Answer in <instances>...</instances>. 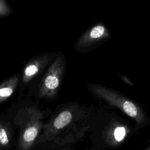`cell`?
I'll use <instances>...</instances> for the list:
<instances>
[{"mask_svg": "<svg viewBox=\"0 0 150 150\" xmlns=\"http://www.w3.org/2000/svg\"><path fill=\"white\" fill-rule=\"evenodd\" d=\"M11 131L8 124L0 121V146L3 148H8L11 142Z\"/></svg>", "mask_w": 150, "mask_h": 150, "instance_id": "cell-6", "label": "cell"}, {"mask_svg": "<svg viewBox=\"0 0 150 150\" xmlns=\"http://www.w3.org/2000/svg\"><path fill=\"white\" fill-rule=\"evenodd\" d=\"M117 74L120 77V78L121 79V80H122L124 82H125V83H127V84H129V85H131V86H133V85H134V84L132 83V81H131L127 76H123V75H122L121 74H120V73H118V72H117Z\"/></svg>", "mask_w": 150, "mask_h": 150, "instance_id": "cell-10", "label": "cell"}, {"mask_svg": "<svg viewBox=\"0 0 150 150\" xmlns=\"http://www.w3.org/2000/svg\"><path fill=\"white\" fill-rule=\"evenodd\" d=\"M57 54V52L41 53L26 62L21 72L20 90H24L28 84L46 67Z\"/></svg>", "mask_w": 150, "mask_h": 150, "instance_id": "cell-4", "label": "cell"}, {"mask_svg": "<svg viewBox=\"0 0 150 150\" xmlns=\"http://www.w3.org/2000/svg\"><path fill=\"white\" fill-rule=\"evenodd\" d=\"M66 70L65 56L57 53L39 84L38 95L40 98L49 99L56 95Z\"/></svg>", "mask_w": 150, "mask_h": 150, "instance_id": "cell-2", "label": "cell"}, {"mask_svg": "<svg viewBox=\"0 0 150 150\" xmlns=\"http://www.w3.org/2000/svg\"><path fill=\"white\" fill-rule=\"evenodd\" d=\"M122 107L125 112L130 117H135L137 115V108L135 105L131 101L125 100L122 104Z\"/></svg>", "mask_w": 150, "mask_h": 150, "instance_id": "cell-7", "label": "cell"}, {"mask_svg": "<svg viewBox=\"0 0 150 150\" xmlns=\"http://www.w3.org/2000/svg\"><path fill=\"white\" fill-rule=\"evenodd\" d=\"M21 74L17 73L3 81L0 84V103L9 98L19 86Z\"/></svg>", "mask_w": 150, "mask_h": 150, "instance_id": "cell-5", "label": "cell"}, {"mask_svg": "<svg viewBox=\"0 0 150 150\" xmlns=\"http://www.w3.org/2000/svg\"><path fill=\"white\" fill-rule=\"evenodd\" d=\"M114 134L115 139L118 141H120L123 139L125 135V129L122 127H118L115 129Z\"/></svg>", "mask_w": 150, "mask_h": 150, "instance_id": "cell-9", "label": "cell"}, {"mask_svg": "<svg viewBox=\"0 0 150 150\" xmlns=\"http://www.w3.org/2000/svg\"><path fill=\"white\" fill-rule=\"evenodd\" d=\"M43 115L34 106L21 108L15 115V124L19 128L18 150H30L43 128Z\"/></svg>", "mask_w": 150, "mask_h": 150, "instance_id": "cell-1", "label": "cell"}, {"mask_svg": "<svg viewBox=\"0 0 150 150\" xmlns=\"http://www.w3.org/2000/svg\"><path fill=\"white\" fill-rule=\"evenodd\" d=\"M0 148H1V146H0Z\"/></svg>", "mask_w": 150, "mask_h": 150, "instance_id": "cell-11", "label": "cell"}, {"mask_svg": "<svg viewBox=\"0 0 150 150\" xmlns=\"http://www.w3.org/2000/svg\"><path fill=\"white\" fill-rule=\"evenodd\" d=\"M111 36L107 27L99 22L85 31L75 43L74 47L78 52H87L99 46Z\"/></svg>", "mask_w": 150, "mask_h": 150, "instance_id": "cell-3", "label": "cell"}, {"mask_svg": "<svg viewBox=\"0 0 150 150\" xmlns=\"http://www.w3.org/2000/svg\"><path fill=\"white\" fill-rule=\"evenodd\" d=\"M13 12L12 8L6 0H0V18L8 16Z\"/></svg>", "mask_w": 150, "mask_h": 150, "instance_id": "cell-8", "label": "cell"}]
</instances>
